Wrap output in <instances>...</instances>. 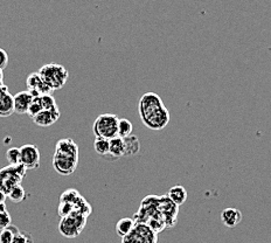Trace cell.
I'll return each mask as SVG.
<instances>
[{
    "mask_svg": "<svg viewBox=\"0 0 271 243\" xmlns=\"http://www.w3.org/2000/svg\"><path fill=\"white\" fill-rule=\"evenodd\" d=\"M1 83H4V82H0V84H1Z\"/></svg>",
    "mask_w": 271,
    "mask_h": 243,
    "instance_id": "cell-34",
    "label": "cell"
},
{
    "mask_svg": "<svg viewBox=\"0 0 271 243\" xmlns=\"http://www.w3.org/2000/svg\"><path fill=\"white\" fill-rule=\"evenodd\" d=\"M93 149H95L96 153L105 157L109 155L110 151V139L103 138V137H96L93 140Z\"/></svg>",
    "mask_w": 271,
    "mask_h": 243,
    "instance_id": "cell-19",
    "label": "cell"
},
{
    "mask_svg": "<svg viewBox=\"0 0 271 243\" xmlns=\"http://www.w3.org/2000/svg\"><path fill=\"white\" fill-rule=\"evenodd\" d=\"M33 101V95L28 90L26 91H20L13 96L14 102V112L19 115L27 114L30 109V103Z\"/></svg>",
    "mask_w": 271,
    "mask_h": 243,
    "instance_id": "cell-12",
    "label": "cell"
},
{
    "mask_svg": "<svg viewBox=\"0 0 271 243\" xmlns=\"http://www.w3.org/2000/svg\"><path fill=\"white\" fill-rule=\"evenodd\" d=\"M6 92H8L7 86H5L4 83H1V84H0V97H1V96L4 95V93H6Z\"/></svg>",
    "mask_w": 271,
    "mask_h": 243,
    "instance_id": "cell-30",
    "label": "cell"
},
{
    "mask_svg": "<svg viewBox=\"0 0 271 243\" xmlns=\"http://www.w3.org/2000/svg\"><path fill=\"white\" fill-rule=\"evenodd\" d=\"M242 219L243 215L241 213V211H239L238 208H226V210H223L222 213H221V222L226 227H228V228H235V227L241 222Z\"/></svg>",
    "mask_w": 271,
    "mask_h": 243,
    "instance_id": "cell-13",
    "label": "cell"
},
{
    "mask_svg": "<svg viewBox=\"0 0 271 243\" xmlns=\"http://www.w3.org/2000/svg\"><path fill=\"white\" fill-rule=\"evenodd\" d=\"M60 116L61 114L59 108L53 109V110H42L41 112H39L35 117H33V122L36 125L46 127L53 125L55 122L59 121Z\"/></svg>",
    "mask_w": 271,
    "mask_h": 243,
    "instance_id": "cell-11",
    "label": "cell"
},
{
    "mask_svg": "<svg viewBox=\"0 0 271 243\" xmlns=\"http://www.w3.org/2000/svg\"><path fill=\"white\" fill-rule=\"evenodd\" d=\"M37 73L52 91L61 89L67 82L68 76H69L68 70L63 65L58 63H48L42 65Z\"/></svg>",
    "mask_w": 271,
    "mask_h": 243,
    "instance_id": "cell-3",
    "label": "cell"
},
{
    "mask_svg": "<svg viewBox=\"0 0 271 243\" xmlns=\"http://www.w3.org/2000/svg\"><path fill=\"white\" fill-rule=\"evenodd\" d=\"M8 64V54L5 49L0 48V69L4 70Z\"/></svg>",
    "mask_w": 271,
    "mask_h": 243,
    "instance_id": "cell-29",
    "label": "cell"
},
{
    "mask_svg": "<svg viewBox=\"0 0 271 243\" xmlns=\"http://www.w3.org/2000/svg\"><path fill=\"white\" fill-rule=\"evenodd\" d=\"M18 232L19 229L15 226H13V224H11L7 228L2 229L1 232H0V243H12L15 234Z\"/></svg>",
    "mask_w": 271,
    "mask_h": 243,
    "instance_id": "cell-22",
    "label": "cell"
},
{
    "mask_svg": "<svg viewBox=\"0 0 271 243\" xmlns=\"http://www.w3.org/2000/svg\"><path fill=\"white\" fill-rule=\"evenodd\" d=\"M20 163L27 170H34L40 166V151L37 146L26 144L20 148Z\"/></svg>",
    "mask_w": 271,
    "mask_h": 243,
    "instance_id": "cell-9",
    "label": "cell"
},
{
    "mask_svg": "<svg viewBox=\"0 0 271 243\" xmlns=\"http://www.w3.org/2000/svg\"><path fill=\"white\" fill-rule=\"evenodd\" d=\"M7 211V206L4 202V204H0V213H2V212Z\"/></svg>",
    "mask_w": 271,
    "mask_h": 243,
    "instance_id": "cell-32",
    "label": "cell"
},
{
    "mask_svg": "<svg viewBox=\"0 0 271 243\" xmlns=\"http://www.w3.org/2000/svg\"><path fill=\"white\" fill-rule=\"evenodd\" d=\"M6 199H7V194L2 191H0V204H4V202L6 201Z\"/></svg>",
    "mask_w": 271,
    "mask_h": 243,
    "instance_id": "cell-31",
    "label": "cell"
},
{
    "mask_svg": "<svg viewBox=\"0 0 271 243\" xmlns=\"http://www.w3.org/2000/svg\"><path fill=\"white\" fill-rule=\"evenodd\" d=\"M58 212H59V214H60L61 217L67 216V215H69L75 212L74 205L71 204V202H68V201H60V206H59Z\"/></svg>",
    "mask_w": 271,
    "mask_h": 243,
    "instance_id": "cell-26",
    "label": "cell"
},
{
    "mask_svg": "<svg viewBox=\"0 0 271 243\" xmlns=\"http://www.w3.org/2000/svg\"><path fill=\"white\" fill-rule=\"evenodd\" d=\"M123 139L124 144H125V157H130V155H135L138 153L140 150V142L138 137L130 135Z\"/></svg>",
    "mask_w": 271,
    "mask_h": 243,
    "instance_id": "cell-18",
    "label": "cell"
},
{
    "mask_svg": "<svg viewBox=\"0 0 271 243\" xmlns=\"http://www.w3.org/2000/svg\"><path fill=\"white\" fill-rule=\"evenodd\" d=\"M136 221L133 217H123L116 223V233L120 238L123 239L127 234L131 233V230L135 228Z\"/></svg>",
    "mask_w": 271,
    "mask_h": 243,
    "instance_id": "cell-17",
    "label": "cell"
},
{
    "mask_svg": "<svg viewBox=\"0 0 271 243\" xmlns=\"http://www.w3.org/2000/svg\"><path fill=\"white\" fill-rule=\"evenodd\" d=\"M11 222H12V217L7 211L0 213V232H1L2 229L7 228V227L11 226Z\"/></svg>",
    "mask_w": 271,
    "mask_h": 243,
    "instance_id": "cell-28",
    "label": "cell"
},
{
    "mask_svg": "<svg viewBox=\"0 0 271 243\" xmlns=\"http://www.w3.org/2000/svg\"><path fill=\"white\" fill-rule=\"evenodd\" d=\"M0 82H4V73L0 69Z\"/></svg>",
    "mask_w": 271,
    "mask_h": 243,
    "instance_id": "cell-33",
    "label": "cell"
},
{
    "mask_svg": "<svg viewBox=\"0 0 271 243\" xmlns=\"http://www.w3.org/2000/svg\"><path fill=\"white\" fill-rule=\"evenodd\" d=\"M7 198L11 201H13L14 204H20V202H23L25 200V198H26V192H25L21 183L15 185L13 188L7 193Z\"/></svg>",
    "mask_w": 271,
    "mask_h": 243,
    "instance_id": "cell-20",
    "label": "cell"
},
{
    "mask_svg": "<svg viewBox=\"0 0 271 243\" xmlns=\"http://www.w3.org/2000/svg\"><path fill=\"white\" fill-rule=\"evenodd\" d=\"M12 243H34V241H33L32 235H30V233L21 232V230H19V232L15 234Z\"/></svg>",
    "mask_w": 271,
    "mask_h": 243,
    "instance_id": "cell-27",
    "label": "cell"
},
{
    "mask_svg": "<svg viewBox=\"0 0 271 243\" xmlns=\"http://www.w3.org/2000/svg\"><path fill=\"white\" fill-rule=\"evenodd\" d=\"M79 164V146L73 139H60L53 155V167L61 176H70Z\"/></svg>",
    "mask_w": 271,
    "mask_h": 243,
    "instance_id": "cell-2",
    "label": "cell"
},
{
    "mask_svg": "<svg viewBox=\"0 0 271 243\" xmlns=\"http://www.w3.org/2000/svg\"><path fill=\"white\" fill-rule=\"evenodd\" d=\"M138 111L140 120L152 131H160L170 122V112L163 99L155 92H145L139 99Z\"/></svg>",
    "mask_w": 271,
    "mask_h": 243,
    "instance_id": "cell-1",
    "label": "cell"
},
{
    "mask_svg": "<svg viewBox=\"0 0 271 243\" xmlns=\"http://www.w3.org/2000/svg\"><path fill=\"white\" fill-rule=\"evenodd\" d=\"M6 159L9 165L20 164V148H11L6 152Z\"/></svg>",
    "mask_w": 271,
    "mask_h": 243,
    "instance_id": "cell-24",
    "label": "cell"
},
{
    "mask_svg": "<svg viewBox=\"0 0 271 243\" xmlns=\"http://www.w3.org/2000/svg\"><path fill=\"white\" fill-rule=\"evenodd\" d=\"M41 96V95H40ZM40 96H33V101L30 103V109H28L27 114L30 115V117H35L39 112H41L43 110L42 107V103H41V98H40Z\"/></svg>",
    "mask_w": 271,
    "mask_h": 243,
    "instance_id": "cell-23",
    "label": "cell"
},
{
    "mask_svg": "<svg viewBox=\"0 0 271 243\" xmlns=\"http://www.w3.org/2000/svg\"><path fill=\"white\" fill-rule=\"evenodd\" d=\"M27 168L23 164L8 165L0 170V191L7 193L15 185H19L27 172Z\"/></svg>",
    "mask_w": 271,
    "mask_h": 243,
    "instance_id": "cell-5",
    "label": "cell"
},
{
    "mask_svg": "<svg viewBox=\"0 0 271 243\" xmlns=\"http://www.w3.org/2000/svg\"><path fill=\"white\" fill-rule=\"evenodd\" d=\"M14 112L13 96L6 92L0 97V117H9Z\"/></svg>",
    "mask_w": 271,
    "mask_h": 243,
    "instance_id": "cell-14",
    "label": "cell"
},
{
    "mask_svg": "<svg viewBox=\"0 0 271 243\" xmlns=\"http://www.w3.org/2000/svg\"><path fill=\"white\" fill-rule=\"evenodd\" d=\"M167 195L168 198L178 206H181L182 204H185V201L187 200V191L185 187L181 185L171 187Z\"/></svg>",
    "mask_w": 271,
    "mask_h": 243,
    "instance_id": "cell-16",
    "label": "cell"
},
{
    "mask_svg": "<svg viewBox=\"0 0 271 243\" xmlns=\"http://www.w3.org/2000/svg\"><path fill=\"white\" fill-rule=\"evenodd\" d=\"M158 233L145 223H136L131 233L124 236L121 243H157Z\"/></svg>",
    "mask_w": 271,
    "mask_h": 243,
    "instance_id": "cell-7",
    "label": "cell"
},
{
    "mask_svg": "<svg viewBox=\"0 0 271 243\" xmlns=\"http://www.w3.org/2000/svg\"><path fill=\"white\" fill-rule=\"evenodd\" d=\"M87 223V217L80 213H71L67 216L61 217L59 223V232L62 236L68 239H75L82 233Z\"/></svg>",
    "mask_w": 271,
    "mask_h": 243,
    "instance_id": "cell-6",
    "label": "cell"
},
{
    "mask_svg": "<svg viewBox=\"0 0 271 243\" xmlns=\"http://www.w3.org/2000/svg\"><path fill=\"white\" fill-rule=\"evenodd\" d=\"M27 88L28 91L32 93L33 96L46 95V93H52L53 91L47 87V84L43 82L39 73H32L27 77Z\"/></svg>",
    "mask_w": 271,
    "mask_h": 243,
    "instance_id": "cell-10",
    "label": "cell"
},
{
    "mask_svg": "<svg viewBox=\"0 0 271 243\" xmlns=\"http://www.w3.org/2000/svg\"><path fill=\"white\" fill-rule=\"evenodd\" d=\"M133 125L132 123L126 118H120L118 121V137L120 138H126L130 135H132Z\"/></svg>",
    "mask_w": 271,
    "mask_h": 243,
    "instance_id": "cell-21",
    "label": "cell"
},
{
    "mask_svg": "<svg viewBox=\"0 0 271 243\" xmlns=\"http://www.w3.org/2000/svg\"><path fill=\"white\" fill-rule=\"evenodd\" d=\"M109 155H111L115 159L125 157V144H124L123 138L115 137V138L110 139V151H109Z\"/></svg>",
    "mask_w": 271,
    "mask_h": 243,
    "instance_id": "cell-15",
    "label": "cell"
},
{
    "mask_svg": "<svg viewBox=\"0 0 271 243\" xmlns=\"http://www.w3.org/2000/svg\"><path fill=\"white\" fill-rule=\"evenodd\" d=\"M118 118L114 114H102L93 122L92 131L95 137L112 139L118 137Z\"/></svg>",
    "mask_w": 271,
    "mask_h": 243,
    "instance_id": "cell-4",
    "label": "cell"
},
{
    "mask_svg": "<svg viewBox=\"0 0 271 243\" xmlns=\"http://www.w3.org/2000/svg\"><path fill=\"white\" fill-rule=\"evenodd\" d=\"M159 212H160L161 217L165 221L166 227L174 226L177 221V215L179 212V206L174 204V202L168 198V195L159 196Z\"/></svg>",
    "mask_w": 271,
    "mask_h": 243,
    "instance_id": "cell-8",
    "label": "cell"
},
{
    "mask_svg": "<svg viewBox=\"0 0 271 243\" xmlns=\"http://www.w3.org/2000/svg\"><path fill=\"white\" fill-rule=\"evenodd\" d=\"M40 98H41L43 110H53V109L58 108V105H56L55 98L53 97L51 93L41 95V96H40Z\"/></svg>",
    "mask_w": 271,
    "mask_h": 243,
    "instance_id": "cell-25",
    "label": "cell"
}]
</instances>
